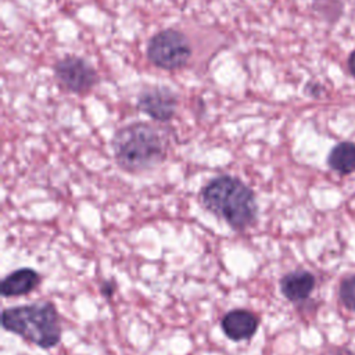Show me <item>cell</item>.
I'll return each mask as SVG.
<instances>
[{"instance_id": "5b68a950", "label": "cell", "mask_w": 355, "mask_h": 355, "mask_svg": "<svg viewBox=\"0 0 355 355\" xmlns=\"http://www.w3.org/2000/svg\"><path fill=\"white\" fill-rule=\"evenodd\" d=\"M54 73L62 87L72 93H86L98 80L96 69L83 58L67 55L57 61Z\"/></svg>"}, {"instance_id": "30bf717a", "label": "cell", "mask_w": 355, "mask_h": 355, "mask_svg": "<svg viewBox=\"0 0 355 355\" xmlns=\"http://www.w3.org/2000/svg\"><path fill=\"white\" fill-rule=\"evenodd\" d=\"M329 166L340 175H349L355 171V143L341 141L336 144L329 157Z\"/></svg>"}, {"instance_id": "ba28073f", "label": "cell", "mask_w": 355, "mask_h": 355, "mask_svg": "<svg viewBox=\"0 0 355 355\" xmlns=\"http://www.w3.org/2000/svg\"><path fill=\"white\" fill-rule=\"evenodd\" d=\"M42 282V276L32 268H19L8 273L0 284V293L4 298L21 297L32 293Z\"/></svg>"}, {"instance_id": "7c38bea8", "label": "cell", "mask_w": 355, "mask_h": 355, "mask_svg": "<svg viewBox=\"0 0 355 355\" xmlns=\"http://www.w3.org/2000/svg\"><path fill=\"white\" fill-rule=\"evenodd\" d=\"M116 282L114 279H110V280H104L101 284H100V293L103 297L105 298H111L114 295V293L116 291Z\"/></svg>"}, {"instance_id": "9c48e42d", "label": "cell", "mask_w": 355, "mask_h": 355, "mask_svg": "<svg viewBox=\"0 0 355 355\" xmlns=\"http://www.w3.org/2000/svg\"><path fill=\"white\" fill-rule=\"evenodd\" d=\"M315 276L305 270L298 269L286 273L280 279V291L283 297L291 302L305 301L315 288Z\"/></svg>"}, {"instance_id": "52a82bcc", "label": "cell", "mask_w": 355, "mask_h": 355, "mask_svg": "<svg viewBox=\"0 0 355 355\" xmlns=\"http://www.w3.org/2000/svg\"><path fill=\"white\" fill-rule=\"evenodd\" d=\"M258 327V315L248 309H232L220 319V329L223 334L234 343L250 340L257 333Z\"/></svg>"}, {"instance_id": "277c9868", "label": "cell", "mask_w": 355, "mask_h": 355, "mask_svg": "<svg viewBox=\"0 0 355 355\" xmlns=\"http://www.w3.org/2000/svg\"><path fill=\"white\" fill-rule=\"evenodd\" d=\"M191 46L184 33L176 29H164L155 33L147 46L150 62L161 69H178L187 64Z\"/></svg>"}, {"instance_id": "7a4b0ae2", "label": "cell", "mask_w": 355, "mask_h": 355, "mask_svg": "<svg viewBox=\"0 0 355 355\" xmlns=\"http://www.w3.org/2000/svg\"><path fill=\"white\" fill-rule=\"evenodd\" d=\"M111 147L119 168L129 173L151 171L166 157V136L146 122H133L116 130Z\"/></svg>"}, {"instance_id": "8992f818", "label": "cell", "mask_w": 355, "mask_h": 355, "mask_svg": "<svg viewBox=\"0 0 355 355\" xmlns=\"http://www.w3.org/2000/svg\"><path fill=\"white\" fill-rule=\"evenodd\" d=\"M137 107L151 119L158 122H168L176 112L178 96L169 87H147L139 94Z\"/></svg>"}, {"instance_id": "6da1fadb", "label": "cell", "mask_w": 355, "mask_h": 355, "mask_svg": "<svg viewBox=\"0 0 355 355\" xmlns=\"http://www.w3.org/2000/svg\"><path fill=\"white\" fill-rule=\"evenodd\" d=\"M202 207L234 230L252 226L258 216L255 194L241 179L232 175L212 178L200 193Z\"/></svg>"}, {"instance_id": "8fae6325", "label": "cell", "mask_w": 355, "mask_h": 355, "mask_svg": "<svg viewBox=\"0 0 355 355\" xmlns=\"http://www.w3.org/2000/svg\"><path fill=\"white\" fill-rule=\"evenodd\" d=\"M340 300L348 309L355 311V275H351L341 282Z\"/></svg>"}, {"instance_id": "3957f363", "label": "cell", "mask_w": 355, "mask_h": 355, "mask_svg": "<svg viewBox=\"0 0 355 355\" xmlns=\"http://www.w3.org/2000/svg\"><path fill=\"white\" fill-rule=\"evenodd\" d=\"M1 326L43 349L58 345L62 336L60 313L50 301L6 308Z\"/></svg>"}, {"instance_id": "4fadbf2b", "label": "cell", "mask_w": 355, "mask_h": 355, "mask_svg": "<svg viewBox=\"0 0 355 355\" xmlns=\"http://www.w3.org/2000/svg\"><path fill=\"white\" fill-rule=\"evenodd\" d=\"M348 68H349V72L352 73V76H355V51H352L348 58Z\"/></svg>"}]
</instances>
